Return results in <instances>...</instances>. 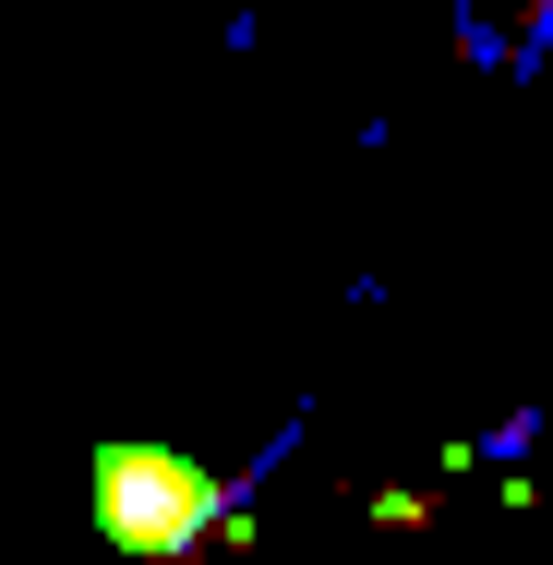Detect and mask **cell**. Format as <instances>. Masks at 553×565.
<instances>
[{
  "label": "cell",
  "instance_id": "1",
  "mask_svg": "<svg viewBox=\"0 0 553 565\" xmlns=\"http://www.w3.org/2000/svg\"><path fill=\"white\" fill-rule=\"evenodd\" d=\"M217 505L228 493L181 446H97V530L120 554H193L217 530Z\"/></svg>",
  "mask_w": 553,
  "mask_h": 565
}]
</instances>
